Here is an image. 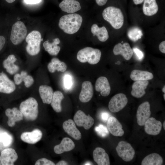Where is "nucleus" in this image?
I'll list each match as a JSON object with an SVG mask.
<instances>
[{"mask_svg":"<svg viewBox=\"0 0 165 165\" xmlns=\"http://www.w3.org/2000/svg\"><path fill=\"white\" fill-rule=\"evenodd\" d=\"M82 21L81 15L77 13H71L62 16L60 19L58 25L65 33L72 34L78 31Z\"/></svg>","mask_w":165,"mask_h":165,"instance_id":"1","label":"nucleus"},{"mask_svg":"<svg viewBox=\"0 0 165 165\" xmlns=\"http://www.w3.org/2000/svg\"><path fill=\"white\" fill-rule=\"evenodd\" d=\"M104 19L108 22L115 29H119L123 26L124 17L121 10L119 8L108 6L103 11Z\"/></svg>","mask_w":165,"mask_h":165,"instance_id":"2","label":"nucleus"},{"mask_svg":"<svg viewBox=\"0 0 165 165\" xmlns=\"http://www.w3.org/2000/svg\"><path fill=\"white\" fill-rule=\"evenodd\" d=\"M20 110L27 120H35L38 115V102L33 97H29L20 103Z\"/></svg>","mask_w":165,"mask_h":165,"instance_id":"3","label":"nucleus"},{"mask_svg":"<svg viewBox=\"0 0 165 165\" xmlns=\"http://www.w3.org/2000/svg\"><path fill=\"white\" fill-rule=\"evenodd\" d=\"M101 56V51L97 49L86 47L79 50L77 53V58L80 62H88L91 64H95L100 61Z\"/></svg>","mask_w":165,"mask_h":165,"instance_id":"4","label":"nucleus"},{"mask_svg":"<svg viewBox=\"0 0 165 165\" xmlns=\"http://www.w3.org/2000/svg\"><path fill=\"white\" fill-rule=\"evenodd\" d=\"M25 40L28 44L26 47L28 53L31 56L38 54L40 50L41 35L40 32L37 31H32L27 36Z\"/></svg>","mask_w":165,"mask_h":165,"instance_id":"5","label":"nucleus"},{"mask_svg":"<svg viewBox=\"0 0 165 165\" xmlns=\"http://www.w3.org/2000/svg\"><path fill=\"white\" fill-rule=\"evenodd\" d=\"M27 29L24 24L22 21L16 22L13 25L10 40L15 45L20 44L26 38Z\"/></svg>","mask_w":165,"mask_h":165,"instance_id":"6","label":"nucleus"},{"mask_svg":"<svg viewBox=\"0 0 165 165\" xmlns=\"http://www.w3.org/2000/svg\"><path fill=\"white\" fill-rule=\"evenodd\" d=\"M118 155L126 162H129L134 157L135 152L129 143L124 141H119L116 148Z\"/></svg>","mask_w":165,"mask_h":165,"instance_id":"7","label":"nucleus"},{"mask_svg":"<svg viewBox=\"0 0 165 165\" xmlns=\"http://www.w3.org/2000/svg\"><path fill=\"white\" fill-rule=\"evenodd\" d=\"M128 102L126 95L119 93L114 96L110 99L108 105L109 109L113 113L117 112L124 108Z\"/></svg>","mask_w":165,"mask_h":165,"instance_id":"8","label":"nucleus"},{"mask_svg":"<svg viewBox=\"0 0 165 165\" xmlns=\"http://www.w3.org/2000/svg\"><path fill=\"white\" fill-rule=\"evenodd\" d=\"M75 123L78 126L82 127L86 130L90 129L93 125L94 121L89 115H86L81 110H78L73 117Z\"/></svg>","mask_w":165,"mask_h":165,"instance_id":"9","label":"nucleus"},{"mask_svg":"<svg viewBox=\"0 0 165 165\" xmlns=\"http://www.w3.org/2000/svg\"><path fill=\"white\" fill-rule=\"evenodd\" d=\"M150 106L149 102L145 101L138 106L137 111V122L140 126H143L149 118L151 114Z\"/></svg>","mask_w":165,"mask_h":165,"instance_id":"10","label":"nucleus"},{"mask_svg":"<svg viewBox=\"0 0 165 165\" xmlns=\"http://www.w3.org/2000/svg\"><path fill=\"white\" fill-rule=\"evenodd\" d=\"M144 125L146 133L152 135H156L159 134L162 127L161 122L154 117L149 118Z\"/></svg>","mask_w":165,"mask_h":165,"instance_id":"11","label":"nucleus"},{"mask_svg":"<svg viewBox=\"0 0 165 165\" xmlns=\"http://www.w3.org/2000/svg\"><path fill=\"white\" fill-rule=\"evenodd\" d=\"M107 127L109 132L112 135L121 137L124 134L123 127L118 120L115 117L111 116L108 119Z\"/></svg>","mask_w":165,"mask_h":165,"instance_id":"12","label":"nucleus"},{"mask_svg":"<svg viewBox=\"0 0 165 165\" xmlns=\"http://www.w3.org/2000/svg\"><path fill=\"white\" fill-rule=\"evenodd\" d=\"M15 150L12 148H7L2 150L1 153L0 160L2 165H13L18 159Z\"/></svg>","mask_w":165,"mask_h":165,"instance_id":"13","label":"nucleus"},{"mask_svg":"<svg viewBox=\"0 0 165 165\" xmlns=\"http://www.w3.org/2000/svg\"><path fill=\"white\" fill-rule=\"evenodd\" d=\"M114 55H121L127 60H130L133 55V51L130 44L125 42L122 44L119 43L116 44L113 49Z\"/></svg>","mask_w":165,"mask_h":165,"instance_id":"14","label":"nucleus"},{"mask_svg":"<svg viewBox=\"0 0 165 165\" xmlns=\"http://www.w3.org/2000/svg\"><path fill=\"white\" fill-rule=\"evenodd\" d=\"M16 89L14 82L3 72L0 73V92L9 94Z\"/></svg>","mask_w":165,"mask_h":165,"instance_id":"15","label":"nucleus"},{"mask_svg":"<svg viewBox=\"0 0 165 165\" xmlns=\"http://www.w3.org/2000/svg\"><path fill=\"white\" fill-rule=\"evenodd\" d=\"M94 94L93 85L91 82L89 81L83 82L82 85V88L79 95L80 101L83 103H86L92 99Z\"/></svg>","mask_w":165,"mask_h":165,"instance_id":"16","label":"nucleus"},{"mask_svg":"<svg viewBox=\"0 0 165 165\" xmlns=\"http://www.w3.org/2000/svg\"><path fill=\"white\" fill-rule=\"evenodd\" d=\"M62 126L65 132L74 139L78 140L81 139V133L72 119H69L64 122Z\"/></svg>","mask_w":165,"mask_h":165,"instance_id":"17","label":"nucleus"},{"mask_svg":"<svg viewBox=\"0 0 165 165\" xmlns=\"http://www.w3.org/2000/svg\"><path fill=\"white\" fill-rule=\"evenodd\" d=\"M148 84L147 80L135 81L132 85L131 95L137 98L141 97L145 94V90Z\"/></svg>","mask_w":165,"mask_h":165,"instance_id":"18","label":"nucleus"},{"mask_svg":"<svg viewBox=\"0 0 165 165\" xmlns=\"http://www.w3.org/2000/svg\"><path fill=\"white\" fill-rule=\"evenodd\" d=\"M94 161L98 165H109L110 164L108 155L104 149L98 147L95 148L93 153Z\"/></svg>","mask_w":165,"mask_h":165,"instance_id":"19","label":"nucleus"},{"mask_svg":"<svg viewBox=\"0 0 165 165\" xmlns=\"http://www.w3.org/2000/svg\"><path fill=\"white\" fill-rule=\"evenodd\" d=\"M95 89L97 91L100 92L102 96H108L110 92L111 87L107 79L104 76L98 78L95 82Z\"/></svg>","mask_w":165,"mask_h":165,"instance_id":"20","label":"nucleus"},{"mask_svg":"<svg viewBox=\"0 0 165 165\" xmlns=\"http://www.w3.org/2000/svg\"><path fill=\"white\" fill-rule=\"evenodd\" d=\"M5 114L8 117L7 123L10 127H13L16 122L21 121L23 119L22 113L20 110L16 108L7 109L5 111Z\"/></svg>","mask_w":165,"mask_h":165,"instance_id":"21","label":"nucleus"},{"mask_svg":"<svg viewBox=\"0 0 165 165\" xmlns=\"http://www.w3.org/2000/svg\"><path fill=\"white\" fill-rule=\"evenodd\" d=\"M42 135V133L40 130L36 129L31 132L23 133L21 135L20 138L25 142L33 144L41 140Z\"/></svg>","mask_w":165,"mask_h":165,"instance_id":"22","label":"nucleus"},{"mask_svg":"<svg viewBox=\"0 0 165 165\" xmlns=\"http://www.w3.org/2000/svg\"><path fill=\"white\" fill-rule=\"evenodd\" d=\"M59 6L63 11L69 13H74L81 9L79 2L75 0H63Z\"/></svg>","mask_w":165,"mask_h":165,"instance_id":"23","label":"nucleus"},{"mask_svg":"<svg viewBox=\"0 0 165 165\" xmlns=\"http://www.w3.org/2000/svg\"><path fill=\"white\" fill-rule=\"evenodd\" d=\"M75 147V144L70 138L65 137L63 138L61 143L55 145L54 147V151L57 154H61L64 152L70 151Z\"/></svg>","mask_w":165,"mask_h":165,"instance_id":"24","label":"nucleus"},{"mask_svg":"<svg viewBox=\"0 0 165 165\" xmlns=\"http://www.w3.org/2000/svg\"><path fill=\"white\" fill-rule=\"evenodd\" d=\"M39 92L43 102L50 104L53 93L52 88L47 85H41L39 88Z\"/></svg>","mask_w":165,"mask_h":165,"instance_id":"25","label":"nucleus"},{"mask_svg":"<svg viewBox=\"0 0 165 165\" xmlns=\"http://www.w3.org/2000/svg\"><path fill=\"white\" fill-rule=\"evenodd\" d=\"M16 59L14 55L11 54L8 56L3 62L4 68L6 69L7 72L10 75H13L17 73L19 70V67L14 64Z\"/></svg>","mask_w":165,"mask_h":165,"instance_id":"26","label":"nucleus"},{"mask_svg":"<svg viewBox=\"0 0 165 165\" xmlns=\"http://www.w3.org/2000/svg\"><path fill=\"white\" fill-rule=\"evenodd\" d=\"M143 11L146 16H152L156 14L158 10V6L156 0H144Z\"/></svg>","mask_w":165,"mask_h":165,"instance_id":"27","label":"nucleus"},{"mask_svg":"<svg viewBox=\"0 0 165 165\" xmlns=\"http://www.w3.org/2000/svg\"><path fill=\"white\" fill-rule=\"evenodd\" d=\"M91 31L93 36H96L101 42H105L109 38L108 31L105 26L99 27L97 24H94L91 26Z\"/></svg>","mask_w":165,"mask_h":165,"instance_id":"28","label":"nucleus"},{"mask_svg":"<svg viewBox=\"0 0 165 165\" xmlns=\"http://www.w3.org/2000/svg\"><path fill=\"white\" fill-rule=\"evenodd\" d=\"M60 42V41L58 38L53 39L52 43H50L48 40L45 41L43 43V46L45 51L51 55H57L59 53L60 47L57 45Z\"/></svg>","mask_w":165,"mask_h":165,"instance_id":"29","label":"nucleus"},{"mask_svg":"<svg viewBox=\"0 0 165 165\" xmlns=\"http://www.w3.org/2000/svg\"><path fill=\"white\" fill-rule=\"evenodd\" d=\"M47 68L49 71L52 73L56 71L63 72L66 70L67 66L64 62L61 61L57 58H53L48 64Z\"/></svg>","mask_w":165,"mask_h":165,"instance_id":"30","label":"nucleus"},{"mask_svg":"<svg viewBox=\"0 0 165 165\" xmlns=\"http://www.w3.org/2000/svg\"><path fill=\"white\" fill-rule=\"evenodd\" d=\"M130 79L133 80H149L153 78V74L149 72L139 70H133L130 75Z\"/></svg>","mask_w":165,"mask_h":165,"instance_id":"31","label":"nucleus"},{"mask_svg":"<svg viewBox=\"0 0 165 165\" xmlns=\"http://www.w3.org/2000/svg\"><path fill=\"white\" fill-rule=\"evenodd\" d=\"M163 163V158L157 153L150 154L145 156L141 163L142 165H161Z\"/></svg>","mask_w":165,"mask_h":165,"instance_id":"32","label":"nucleus"},{"mask_svg":"<svg viewBox=\"0 0 165 165\" xmlns=\"http://www.w3.org/2000/svg\"><path fill=\"white\" fill-rule=\"evenodd\" d=\"M64 98V96L61 91H56L53 93L50 104L53 109L57 112H61V102Z\"/></svg>","mask_w":165,"mask_h":165,"instance_id":"33","label":"nucleus"},{"mask_svg":"<svg viewBox=\"0 0 165 165\" xmlns=\"http://www.w3.org/2000/svg\"><path fill=\"white\" fill-rule=\"evenodd\" d=\"M13 140L12 136L8 133L4 132L0 133V149L9 147Z\"/></svg>","mask_w":165,"mask_h":165,"instance_id":"34","label":"nucleus"},{"mask_svg":"<svg viewBox=\"0 0 165 165\" xmlns=\"http://www.w3.org/2000/svg\"><path fill=\"white\" fill-rule=\"evenodd\" d=\"M127 35L130 39L135 42L141 38L142 33L140 29L137 27H134L128 31Z\"/></svg>","mask_w":165,"mask_h":165,"instance_id":"35","label":"nucleus"},{"mask_svg":"<svg viewBox=\"0 0 165 165\" xmlns=\"http://www.w3.org/2000/svg\"><path fill=\"white\" fill-rule=\"evenodd\" d=\"M20 74L22 77L23 81L24 82V85L26 87H29L33 84L34 80L33 77L31 76L28 75L26 72L22 71Z\"/></svg>","mask_w":165,"mask_h":165,"instance_id":"36","label":"nucleus"},{"mask_svg":"<svg viewBox=\"0 0 165 165\" xmlns=\"http://www.w3.org/2000/svg\"><path fill=\"white\" fill-rule=\"evenodd\" d=\"M95 130L99 136L102 138L106 137L109 134V131L107 127L101 124L96 127Z\"/></svg>","mask_w":165,"mask_h":165,"instance_id":"37","label":"nucleus"},{"mask_svg":"<svg viewBox=\"0 0 165 165\" xmlns=\"http://www.w3.org/2000/svg\"><path fill=\"white\" fill-rule=\"evenodd\" d=\"M53 161L46 158H42L38 160L35 163V165H55Z\"/></svg>","mask_w":165,"mask_h":165,"instance_id":"38","label":"nucleus"},{"mask_svg":"<svg viewBox=\"0 0 165 165\" xmlns=\"http://www.w3.org/2000/svg\"><path fill=\"white\" fill-rule=\"evenodd\" d=\"M64 84L65 87L70 88L72 85V81L71 76L69 75L65 76L64 79Z\"/></svg>","mask_w":165,"mask_h":165,"instance_id":"39","label":"nucleus"},{"mask_svg":"<svg viewBox=\"0 0 165 165\" xmlns=\"http://www.w3.org/2000/svg\"><path fill=\"white\" fill-rule=\"evenodd\" d=\"M14 79L15 83L17 85L20 84L23 81L21 74L18 73H16L14 75Z\"/></svg>","mask_w":165,"mask_h":165,"instance_id":"40","label":"nucleus"},{"mask_svg":"<svg viewBox=\"0 0 165 165\" xmlns=\"http://www.w3.org/2000/svg\"><path fill=\"white\" fill-rule=\"evenodd\" d=\"M133 50L138 58L140 60L142 59L144 57L143 53L142 52L137 48H134Z\"/></svg>","mask_w":165,"mask_h":165,"instance_id":"41","label":"nucleus"},{"mask_svg":"<svg viewBox=\"0 0 165 165\" xmlns=\"http://www.w3.org/2000/svg\"><path fill=\"white\" fill-rule=\"evenodd\" d=\"M159 49L160 51L163 53H165V41L161 42L159 45Z\"/></svg>","mask_w":165,"mask_h":165,"instance_id":"42","label":"nucleus"},{"mask_svg":"<svg viewBox=\"0 0 165 165\" xmlns=\"http://www.w3.org/2000/svg\"><path fill=\"white\" fill-rule=\"evenodd\" d=\"M6 42V39L4 37L0 36V51L4 47Z\"/></svg>","mask_w":165,"mask_h":165,"instance_id":"43","label":"nucleus"},{"mask_svg":"<svg viewBox=\"0 0 165 165\" xmlns=\"http://www.w3.org/2000/svg\"><path fill=\"white\" fill-rule=\"evenodd\" d=\"M109 114L106 112H104L102 113L101 118L102 120L104 121H108L109 117Z\"/></svg>","mask_w":165,"mask_h":165,"instance_id":"44","label":"nucleus"},{"mask_svg":"<svg viewBox=\"0 0 165 165\" xmlns=\"http://www.w3.org/2000/svg\"><path fill=\"white\" fill-rule=\"evenodd\" d=\"M41 0H24V2L26 4H34L40 3Z\"/></svg>","mask_w":165,"mask_h":165,"instance_id":"45","label":"nucleus"},{"mask_svg":"<svg viewBox=\"0 0 165 165\" xmlns=\"http://www.w3.org/2000/svg\"><path fill=\"white\" fill-rule=\"evenodd\" d=\"M97 4L99 6H103L107 2L108 0H95Z\"/></svg>","mask_w":165,"mask_h":165,"instance_id":"46","label":"nucleus"},{"mask_svg":"<svg viewBox=\"0 0 165 165\" xmlns=\"http://www.w3.org/2000/svg\"><path fill=\"white\" fill-rule=\"evenodd\" d=\"M68 163L64 160H61L57 163V165H68Z\"/></svg>","mask_w":165,"mask_h":165,"instance_id":"47","label":"nucleus"},{"mask_svg":"<svg viewBox=\"0 0 165 165\" xmlns=\"http://www.w3.org/2000/svg\"><path fill=\"white\" fill-rule=\"evenodd\" d=\"M134 4L135 5H138L142 3L144 0H133Z\"/></svg>","mask_w":165,"mask_h":165,"instance_id":"48","label":"nucleus"},{"mask_svg":"<svg viewBox=\"0 0 165 165\" xmlns=\"http://www.w3.org/2000/svg\"><path fill=\"white\" fill-rule=\"evenodd\" d=\"M6 1L9 3H12L14 2L16 0H5Z\"/></svg>","mask_w":165,"mask_h":165,"instance_id":"49","label":"nucleus"},{"mask_svg":"<svg viewBox=\"0 0 165 165\" xmlns=\"http://www.w3.org/2000/svg\"><path fill=\"white\" fill-rule=\"evenodd\" d=\"M162 91L164 93H165V85L162 88Z\"/></svg>","mask_w":165,"mask_h":165,"instance_id":"50","label":"nucleus"},{"mask_svg":"<svg viewBox=\"0 0 165 165\" xmlns=\"http://www.w3.org/2000/svg\"><path fill=\"white\" fill-rule=\"evenodd\" d=\"M165 121H164L163 123V128L164 129V130H165Z\"/></svg>","mask_w":165,"mask_h":165,"instance_id":"51","label":"nucleus"},{"mask_svg":"<svg viewBox=\"0 0 165 165\" xmlns=\"http://www.w3.org/2000/svg\"><path fill=\"white\" fill-rule=\"evenodd\" d=\"M85 165H91V163H90V162H88V163L87 162L85 164Z\"/></svg>","mask_w":165,"mask_h":165,"instance_id":"52","label":"nucleus"},{"mask_svg":"<svg viewBox=\"0 0 165 165\" xmlns=\"http://www.w3.org/2000/svg\"><path fill=\"white\" fill-rule=\"evenodd\" d=\"M163 98L164 99V100L165 101V94H163Z\"/></svg>","mask_w":165,"mask_h":165,"instance_id":"53","label":"nucleus"},{"mask_svg":"<svg viewBox=\"0 0 165 165\" xmlns=\"http://www.w3.org/2000/svg\"><path fill=\"white\" fill-rule=\"evenodd\" d=\"M0 165H2V163H1L0 160Z\"/></svg>","mask_w":165,"mask_h":165,"instance_id":"54","label":"nucleus"}]
</instances>
